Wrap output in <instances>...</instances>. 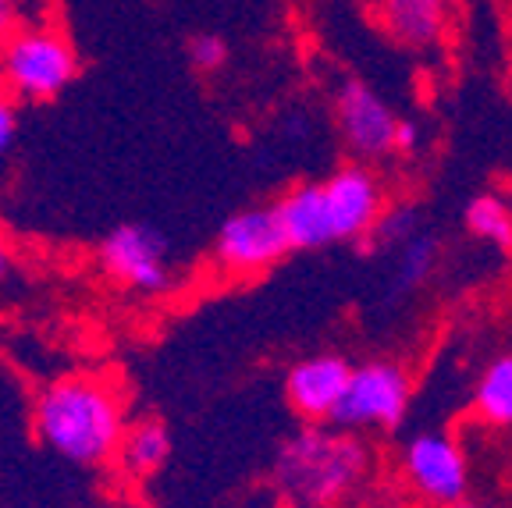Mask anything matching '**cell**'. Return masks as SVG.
Instances as JSON below:
<instances>
[{
	"label": "cell",
	"instance_id": "1",
	"mask_svg": "<svg viewBox=\"0 0 512 508\" xmlns=\"http://www.w3.org/2000/svg\"><path fill=\"white\" fill-rule=\"evenodd\" d=\"M128 416L125 398L107 377L68 374L50 381L32 402V434L47 452L75 466L118 459Z\"/></svg>",
	"mask_w": 512,
	"mask_h": 508
},
{
	"label": "cell",
	"instance_id": "2",
	"mask_svg": "<svg viewBox=\"0 0 512 508\" xmlns=\"http://www.w3.org/2000/svg\"><path fill=\"white\" fill-rule=\"evenodd\" d=\"M363 469H367V448L349 430L310 423L281 445L274 480L292 505L328 508L363 477Z\"/></svg>",
	"mask_w": 512,
	"mask_h": 508
},
{
	"label": "cell",
	"instance_id": "3",
	"mask_svg": "<svg viewBox=\"0 0 512 508\" xmlns=\"http://www.w3.org/2000/svg\"><path fill=\"white\" fill-rule=\"evenodd\" d=\"M79 75V54L54 22H18L0 50V89L18 104H47Z\"/></svg>",
	"mask_w": 512,
	"mask_h": 508
},
{
	"label": "cell",
	"instance_id": "4",
	"mask_svg": "<svg viewBox=\"0 0 512 508\" xmlns=\"http://www.w3.org/2000/svg\"><path fill=\"white\" fill-rule=\"evenodd\" d=\"M100 270L114 285L139 295H164L175 285L168 239L153 224H121L100 242Z\"/></svg>",
	"mask_w": 512,
	"mask_h": 508
},
{
	"label": "cell",
	"instance_id": "5",
	"mask_svg": "<svg viewBox=\"0 0 512 508\" xmlns=\"http://www.w3.org/2000/svg\"><path fill=\"white\" fill-rule=\"evenodd\" d=\"M409 398H413V384L402 366L381 363V359L367 366H352L349 388H345V398L338 402L331 423L338 430H395L406 416Z\"/></svg>",
	"mask_w": 512,
	"mask_h": 508
},
{
	"label": "cell",
	"instance_id": "6",
	"mask_svg": "<svg viewBox=\"0 0 512 508\" xmlns=\"http://www.w3.org/2000/svg\"><path fill=\"white\" fill-rule=\"evenodd\" d=\"M285 224L278 207H249L221 224L214 256L228 274H260L288 253Z\"/></svg>",
	"mask_w": 512,
	"mask_h": 508
},
{
	"label": "cell",
	"instance_id": "7",
	"mask_svg": "<svg viewBox=\"0 0 512 508\" xmlns=\"http://www.w3.org/2000/svg\"><path fill=\"white\" fill-rule=\"evenodd\" d=\"M338 107V128H342V139L356 157H388L395 153V132H399V118L384 96H377L367 82L349 79L342 82L335 96Z\"/></svg>",
	"mask_w": 512,
	"mask_h": 508
},
{
	"label": "cell",
	"instance_id": "8",
	"mask_svg": "<svg viewBox=\"0 0 512 508\" xmlns=\"http://www.w3.org/2000/svg\"><path fill=\"white\" fill-rule=\"evenodd\" d=\"M406 477L424 498L438 505H459L466 498L463 448L448 434H416L406 445Z\"/></svg>",
	"mask_w": 512,
	"mask_h": 508
},
{
	"label": "cell",
	"instance_id": "9",
	"mask_svg": "<svg viewBox=\"0 0 512 508\" xmlns=\"http://www.w3.org/2000/svg\"><path fill=\"white\" fill-rule=\"evenodd\" d=\"M349 377L352 366L331 352L299 359L285 377V398L306 423H324L335 416L338 402L345 398Z\"/></svg>",
	"mask_w": 512,
	"mask_h": 508
},
{
	"label": "cell",
	"instance_id": "10",
	"mask_svg": "<svg viewBox=\"0 0 512 508\" xmlns=\"http://www.w3.org/2000/svg\"><path fill=\"white\" fill-rule=\"evenodd\" d=\"M335 242L363 239L381 221V185L367 167H342L324 182Z\"/></svg>",
	"mask_w": 512,
	"mask_h": 508
},
{
	"label": "cell",
	"instance_id": "11",
	"mask_svg": "<svg viewBox=\"0 0 512 508\" xmlns=\"http://www.w3.org/2000/svg\"><path fill=\"white\" fill-rule=\"evenodd\" d=\"M278 217L285 224L288 246L292 249H320L335 242V228H331V210H328V192L324 185H296L292 192L274 203Z\"/></svg>",
	"mask_w": 512,
	"mask_h": 508
},
{
	"label": "cell",
	"instance_id": "12",
	"mask_svg": "<svg viewBox=\"0 0 512 508\" xmlns=\"http://www.w3.org/2000/svg\"><path fill=\"white\" fill-rule=\"evenodd\" d=\"M384 29L406 47H431L445 29V0H377Z\"/></svg>",
	"mask_w": 512,
	"mask_h": 508
},
{
	"label": "cell",
	"instance_id": "13",
	"mask_svg": "<svg viewBox=\"0 0 512 508\" xmlns=\"http://www.w3.org/2000/svg\"><path fill=\"white\" fill-rule=\"evenodd\" d=\"M168 455H171L168 427L160 420H153V416H146V420L128 423L125 441H121L118 459L114 462H118L128 480H146L168 462Z\"/></svg>",
	"mask_w": 512,
	"mask_h": 508
},
{
	"label": "cell",
	"instance_id": "14",
	"mask_svg": "<svg viewBox=\"0 0 512 508\" xmlns=\"http://www.w3.org/2000/svg\"><path fill=\"white\" fill-rule=\"evenodd\" d=\"M473 405H477L480 420L491 427H512V356H498L484 370Z\"/></svg>",
	"mask_w": 512,
	"mask_h": 508
},
{
	"label": "cell",
	"instance_id": "15",
	"mask_svg": "<svg viewBox=\"0 0 512 508\" xmlns=\"http://www.w3.org/2000/svg\"><path fill=\"white\" fill-rule=\"evenodd\" d=\"M466 231L477 239H488L502 249H512V214L498 196H473L466 203Z\"/></svg>",
	"mask_w": 512,
	"mask_h": 508
},
{
	"label": "cell",
	"instance_id": "16",
	"mask_svg": "<svg viewBox=\"0 0 512 508\" xmlns=\"http://www.w3.org/2000/svg\"><path fill=\"white\" fill-rule=\"evenodd\" d=\"M441 242L434 235H416L413 242L402 246L399 256V292H413L431 278L434 263H438Z\"/></svg>",
	"mask_w": 512,
	"mask_h": 508
},
{
	"label": "cell",
	"instance_id": "17",
	"mask_svg": "<svg viewBox=\"0 0 512 508\" xmlns=\"http://www.w3.org/2000/svg\"><path fill=\"white\" fill-rule=\"evenodd\" d=\"M416 235H420V210H416L413 203H399V207L388 210V214L374 224V239L381 242V246H406Z\"/></svg>",
	"mask_w": 512,
	"mask_h": 508
},
{
	"label": "cell",
	"instance_id": "18",
	"mask_svg": "<svg viewBox=\"0 0 512 508\" xmlns=\"http://www.w3.org/2000/svg\"><path fill=\"white\" fill-rule=\"evenodd\" d=\"M185 54H189V64L196 72H217L228 61V40L217 32H196L185 43Z\"/></svg>",
	"mask_w": 512,
	"mask_h": 508
},
{
	"label": "cell",
	"instance_id": "19",
	"mask_svg": "<svg viewBox=\"0 0 512 508\" xmlns=\"http://www.w3.org/2000/svg\"><path fill=\"white\" fill-rule=\"evenodd\" d=\"M15 139H18V100L0 89V160L8 157Z\"/></svg>",
	"mask_w": 512,
	"mask_h": 508
},
{
	"label": "cell",
	"instance_id": "20",
	"mask_svg": "<svg viewBox=\"0 0 512 508\" xmlns=\"http://www.w3.org/2000/svg\"><path fill=\"white\" fill-rule=\"evenodd\" d=\"M18 29V0H0V50Z\"/></svg>",
	"mask_w": 512,
	"mask_h": 508
},
{
	"label": "cell",
	"instance_id": "21",
	"mask_svg": "<svg viewBox=\"0 0 512 508\" xmlns=\"http://www.w3.org/2000/svg\"><path fill=\"white\" fill-rule=\"evenodd\" d=\"M416 146H420V128H416V121L399 118V132H395V150H399V153H413Z\"/></svg>",
	"mask_w": 512,
	"mask_h": 508
},
{
	"label": "cell",
	"instance_id": "22",
	"mask_svg": "<svg viewBox=\"0 0 512 508\" xmlns=\"http://www.w3.org/2000/svg\"><path fill=\"white\" fill-rule=\"evenodd\" d=\"M11 274H15V249H11L8 235H4V231H0V288L8 285V281H11Z\"/></svg>",
	"mask_w": 512,
	"mask_h": 508
},
{
	"label": "cell",
	"instance_id": "23",
	"mask_svg": "<svg viewBox=\"0 0 512 508\" xmlns=\"http://www.w3.org/2000/svg\"><path fill=\"white\" fill-rule=\"evenodd\" d=\"M349 4H356V8H370V4H377V0H349Z\"/></svg>",
	"mask_w": 512,
	"mask_h": 508
},
{
	"label": "cell",
	"instance_id": "24",
	"mask_svg": "<svg viewBox=\"0 0 512 508\" xmlns=\"http://www.w3.org/2000/svg\"><path fill=\"white\" fill-rule=\"evenodd\" d=\"M456 508H477V505H470V501H459V505Z\"/></svg>",
	"mask_w": 512,
	"mask_h": 508
}]
</instances>
